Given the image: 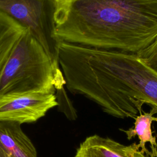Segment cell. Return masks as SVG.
<instances>
[{"instance_id": "30bf717a", "label": "cell", "mask_w": 157, "mask_h": 157, "mask_svg": "<svg viewBox=\"0 0 157 157\" xmlns=\"http://www.w3.org/2000/svg\"><path fill=\"white\" fill-rule=\"evenodd\" d=\"M137 55L144 63L157 72V38Z\"/></svg>"}, {"instance_id": "8992f818", "label": "cell", "mask_w": 157, "mask_h": 157, "mask_svg": "<svg viewBox=\"0 0 157 157\" xmlns=\"http://www.w3.org/2000/svg\"><path fill=\"white\" fill-rule=\"evenodd\" d=\"M75 157H147L139 144L123 145L97 134L87 137L77 149Z\"/></svg>"}, {"instance_id": "8fae6325", "label": "cell", "mask_w": 157, "mask_h": 157, "mask_svg": "<svg viewBox=\"0 0 157 157\" xmlns=\"http://www.w3.org/2000/svg\"><path fill=\"white\" fill-rule=\"evenodd\" d=\"M56 93L55 95L56 97L58 105L61 107L62 110L69 118L72 120L75 119L76 117L75 110L74 109L72 104L66 94L64 87L56 90Z\"/></svg>"}, {"instance_id": "6da1fadb", "label": "cell", "mask_w": 157, "mask_h": 157, "mask_svg": "<svg viewBox=\"0 0 157 157\" xmlns=\"http://www.w3.org/2000/svg\"><path fill=\"white\" fill-rule=\"evenodd\" d=\"M58 61L69 91L110 115L134 119L144 104L157 110V72L136 53L61 41Z\"/></svg>"}, {"instance_id": "52a82bcc", "label": "cell", "mask_w": 157, "mask_h": 157, "mask_svg": "<svg viewBox=\"0 0 157 157\" xmlns=\"http://www.w3.org/2000/svg\"><path fill=\"white\" fill-rule=\"evenodd\" d=\"M0 157H37L36 147L21 124L0 120Z\"/></svg>"}, {"instance_id": "9c48e42d", "label": "cell", "mask_w": 157, "mask_h": 157, "mask_svg": "<svg viewBox=\"0 0 157 157\" xmlns=\"http://www.w3.org/2000/svg\"><path fill=\"white\" fill-rule=\"evenodd\" d=\"M25 30L13 19L0 11V74Z\"/></svg>"}, {"instance_id": "ba28073f", "label": "cell", "mask_w": 157, "mask_h": 157, "mask_svg": "<svg viewBox=\"0 0 157 157\" xmlns=\"http://www.w3.org/2000/svg\"><path fill=\"white\" fill-rule=\"evenodd\" d=\"M157 110L151 108L150 112L140 113L134 119V126L128 130L121 129L130 140L137 136L140 140L139 146L141 151L151 157H157V143L156 137L153 136L151 125L153 121H157V117H153Z\"/></svg>"}, {"instance_id": "277c9868", "label": "cell", "mask_w": 157, "mask_h": 157, "mask_svg": "<svg viewBox=\"0 0 157 157\" xmlns=\"http://www.w3.org/2000/svg\"><path fill=\"white\" fill-rule=\"evenodd\" d=\"M61 0H0V11L27 29L42 45L58 71L61 41L55 35Z\"/></svg>"}, {"instance_id": "5b68a950", "label": "cell", "mask_w": 157, "mask_h": 157, "mask_svg": "<svg viewBox=\"0 0 157 157\" xmlns=\"http://www.w3.org/2000/svg\"><path fill=\"white\" fill-rule=\"evenodd\" d=\"M58 105L55 94L43 91L12 93L0 97V120L19 124L36 121Z\"/></svg>"}, {"instance_id": "3957f363", "label": "cell", "mask_w": 157, "mask_h": 157, "mask_svg": "<svg viewBox=\"0 0 157 157\" xmlns=\"http://www.w3.org/2000/svg\"><path fill=\"white\" fill-rule=\"evenodd\" d=\"M65 84L62 71L55 69L42 45L25 29L0 74V97L28 91L55 94Z\"/></svg>"}, {"instance_id": "7a4b0ae2", "label": "cell", "mask_w": 157, "mask_h": 157, "mask_svg": "<svg viewBox=\"0 0 157 157\" xmlns=\"http://www.w3.org/2000/svg\"><path fill=\"white\" fill-rule=\"evenodd\" d=\"M55 35L73 44L137 54L157 38V0H61Z\"/></svg>"}]
</instances>
